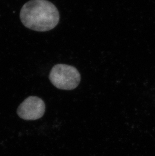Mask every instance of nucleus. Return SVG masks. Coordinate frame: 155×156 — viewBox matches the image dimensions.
<instances>
[{
  "label": "nucleus",
  "instance_id": "2",
  "mask_svg": "<svg viewBox=\"0 0 155 156\" xmlns=\"http://www.w3.org/2000/svg\"><path fill=\"white\" fill-rule=\"evenodd\" d=\"M49 78L57 88L63 90H73L79 86L81 75L75 67L59 64L54 65L50 72Z\"/></svg>",
  "mask_w": 155,
  "mask_h": 156
},
{
  "label": "nucleus",
  "instance_id": "3",
  "mask_svg": "<svg viewBox=\"0 0 155 156\" xmlns=\"http://www.w3.org/2000/svg\"><path fill=\"white\" fill-rule=\"evenodd\" d=\"M46 111L43 101L36 96H30L25 99L18 108L17 114L26 120H35L41 118Z\"/></svg>",
  "mask_w": 155,
  "mask_h": 156
},
{
  "label": "nucleus",
  "instance_id": "1",
  "mask_svg": "<svg viewBox=\"0 0 155 156\" xmlns=\"http://www.w3.org/2000/svg\"><path fill=\"white\" fill-rule=\"evenodd\" d=\"M26 27L36 31L53 30L60 20V13L53 3L47 0H31L24 5L20 13Z\"/></svg>",
  "mask_w": 155,
  "mask_h": 156
}]
</instances>
